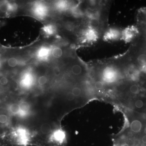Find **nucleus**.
<instances>
[{
	"label": "nucleus",
	"instance_id": "nucleus-1",
	"mask_svg": "<svg viewBox=\"0 0 146 146\" xmlns=\"http://www.w3.org/2000/svg\"><path fill=\"white\" fill-rule=\"evenodd\" d=\"M131 111V114L128 115L129 125L126 135L136 138L143 134L146 122L143 119L140 113Z\"/></svg>",
	"mask_w": 146,
	"mask_h": 146
},
{
	"label": "nucleus",
	"instance_id": "nucleus-2",
	"mask_svg": "<svg viewBox=\"0 0 146 146\" xmlns=\"http://www.w3.org/2000/svg\"><path fill=\"white\" fill-rule=\"evenodd\" d=\"M131 111L138 113H146V98L138 97L122 102Z\"/></svg>",
	"mask_w": 146,
	"mask_h": 146
},
{
	"label": "nucleus",
	"instance_id": "nucleus-3",
	"mask_svg": "<svg viewBox=\"0 0 146 146\" xmlns=\"http://www.w3.org/2000/svg\"><path fill=\"white\" fill-rule=\"evenodd\" d=\"M140 33L139 29L135 26L131 25L125 28L121 32V39L126 43L133 41Z\"/></svg>",
	"mask_w": 146,
	"mask_h": 146
},
{
	"label": "nucleus",
	"instance_id": "nucleus-4",
	"mask_svg": "<svg viewBox=\"0 0 146 146\" xmlns=\"http://www.w3.org/2000/svg\"><path fill=\"white\" fill-rule=\"evenodd\" d=\"M118 78L119 73L118 71L113 67H106L103 71L102 80L104 83H114L117 81Z\"/></svg>",
	"mask_w": 146,
	"mask_h": 146
},
{
	"label": "nucleus",
	"instance_id": "nucleus-5",
	"mask_svg": "<svg viewBox=\"0 0 146 146\" xmlns=\"http://www.w3.org/2000/svg\"><path fill=\"white\" fill-rule=\"evenodd\" d=\"M121 37V32L117 29L110 28L105 33L103 36L105 41H114L118 40Z\"/></svg>",
	"mask_w": 146,
	"mask_h": 146
},
{
	"label": "nucleus",
	"instance_id": "nucleus-6",
	"mask_svg": "<svg viewBox=\"0 0 146 146\" xmlns=\"http://www.w3.org/2000/svg\"><path fill=\"white\" fill-rule=\"evenodd\" d=\"M98 37V32L96 30L89 28L85 31L84 34L85 41L89 42H92L96 41Z\"/></svg>",
	"mask_w": 146,
	"mask_h": 146
},
{
	"label": "nucleus",
	"instance_id": "nucleus-7",
	"mask_svg": "<svg viewBox=\"0 0 146 146\" xmlns=\"http://www.w3.org/2000/svg\"><path fill=\"white\" fill-rule=\"evenodd\" d=\"M115 146H134L132 138L125 136L116 141Z\"/></svg>",
	"mask_w": 146,
	"mask_h": 146
},
{
	"label": "nucleus",
	"instance_id": "nucleus-8",
	"mask_svg": "<svg viewBox=\"0 0 146 146\" xmlns=\"http://www.w3.org/2000/svg\"><path fill=\"white\" fill-rule=\"evenodd\" d=\"M100 26V22L98 19L95 17L91 18L89 21V27L97 30Z\"/></svg>",
	"mask_w": 146,
	"mask_h": 146
},
{
	"label": "nucleus",
	"instance_id": "nucleus-9",
	"mask_svg": "<svg viewBox=\"0 0 146 146\" xmlns=\"http://www.w3.org/2000/svg\"><path fill=\"white\" fill-rule=\"evenodd\" d=\"M51 127L49 124L45 123L43 124L40 127V130L44 134H48L51 131Z\"/></svg>",
	"mask_w": 146,
	"mask_h": 146
},
{
	"label": "nucleus",
	"instance_id": "nucleus-10",
	"mask_svg": "<svg viewBox=\"0 0 146 146\" xmlns=\"http://www.w3.org/2000/svg\"><path fill=\"white\" fill-rule=\"evenodd\" d=\"M9 111L13 114L19 113L21 110V108L19 105L17 104H13L9 106Z\"/></svg>",
	"mask_w": 146,
	"mask_h": 146
},
{
	"label": "nucleus",
	"instance_id": "nucleus-11",
	"mask_svg": "<svg viewBox=\"0 0 146 146\" xmlns=\"http://www.w3.org/2000/svg\"><path fill=\"white\" fill-rule=\"evenodd\" d=\"M72 72L75 75H79L82 72V68L80 65H74L72 68Z\"/></svg>",
	"mask_w": 146,
	"mask_h": 146
},
{
	"label": "nucleus",
	"instance_id": "nucleus-12",
	"mask_svg": "<svg viewBox=\"0 0 146 146\" xmlns=\"http://www.w3.org/2000/svg\"><path fill=\"white\" fill-rule=\"evenodd\" d=\"M52 54L54 57L58 58L62 56L63 54V51L60 48L56 47L53 50Z\"/></svg>",
	"mask_w": 146,
	"mask_h": 146
},
{
	"label": "nucleus",
	"instance_id": "nucleus-13",
	"mask_svg": "<svg viewBox=\"0 0 146 146\" xmlns=\"http://www.w3.org/2000/svg\"><path fill=\"white\" fill-rule=\"evenodd\" d=\"M104 83L102 81H97L94 84V88L98 91H101L104 88Z\"/></svg>",
	"mask_w": 146,
	"mask_h": 146
},
{
	"label": "nucleus",
	"instance_id": "nucleus-14",
	"mask_svg": "<svg viewBox=\"0 0 146 146\" xmlns=\"http://www.w3.org/2000/svg\"><path fill=\"white\" fill-rule=\"evenodd\" d=\"M18 60L16 58L14 57H11L9 58L7 61V63L9 67L14 68L17 66L18 64Z\"/></svg>",
	"mask_w": 146,
	"mask_h": 146
},
{
	"label": "nucleus",
	"instance_id": "nucleus-15",
	"mask_svg": "<svg viewBox=\"0 0 146 146\" xmlns=\"http://www.w3.org/2000/svg\"><path fill=\"white\" fill-rule=\"evenodd\" d=\"M49 50L48 49L46 48H42V49L40 50L39 52V56L40 57L44 58L46 57L49 54Z\"/></svg>",
	"mask_w": 146,
	"mask_h": 146
},
{
	"label": "nucleus",
	"instance_id": "nucleus-16",
	"mask_svg": "<svg viewBox=\"0 0 146 146\" xmlns=\"http://www.w3.org/2000/svg\"><path fill=\"white\" fill-rule=\"evenodd\" d=\"M73 95L75 97H78L80 96L82 94V90L79 87H76L73 88L72 91Z\"/></svg>",
	"mask_w": 146,
	"mask_h": 146
},
{
	"label": "nucleus",
	"instance_id": "nucleus-17",
	"mask_svg": "<svg viewBox=\"0 0 146 146\" xmlns=\"http://www.w3.org/2000/svg\"><path fill=\"white\" fill-rule=\"evenodd\" d=\"M8 120V117L6 115L2 114L0 115V123L2 124L6 123Z\"/></svg>",
	"mask_w": 146,
	"mask_h": 146
},
{
	"label": "nucleus",
	"instance_id": "nucleus-18",
	"mask_svg": "<svg viewBox=\"0 0 146 146\" xmlns=\"http://www.w3.org/2000/svg\"><path fill=\"white\" fill-rule=\"evenodd\" d=\"M47 78L45 76H42L39 78L38 80V82L40 85H44L46 83Z\"/></svg>",
	"mask_w": 146,
	"mask_h": 146
},
{
	"label": "nucleus",
	"instance_id": "nucleus-19",
	"mask_svg": "<svg viewBox=\"0 0 146 146\" xmlns=\"http://www.w3.org/2000/svg\"><path fill=\"white\" fill-rule=\"evenodd\" d=\"M21 110L24 111H26L28 110L29 106L27 103L26 102L22 103L20 105Z\"/></svg>",
	"mask_w": 146,
	"mask_h": 146
},
{
	"label": "nucleus",
	"instance_id": "nucleus-20",
	"mask_svg": "<svg viewBox=\"0 0 146 146\" xmlns=\"http://www.w3.org/2000/svg\"><path fill=\"white\" fill-rule=\"evenodd\" d=\"M76 97L74 96V95H73L72 92H70V93H68L67 94V96H66V98L69 101H72L74 100L75 99Z\"/></svg>",
	"mask_w": 146,
	"mask_h": 146
},
{
	"label": "nucleus",
	"instance_id": "nucleus-21",
	"mask_svg": "<svg viewBox=\"0 0 146 146\" xmlns=\"http://www.w3.org/2000/svg\"><path fill=\"white\" fill-rule=\"evenodd\" d=\"M8 83V79L7 78L5 77H3L1 78L0 79V84L1 85H6Z\"/></svg>",
	"mask_w": 146,
	"mask_h": 146
},
{
	"label": "nucleus",
	"instance_id": "nucleus-22",
	"mask_svg": "<svg viewBox=\"0 0 146 146\" xmlns=\"http://www.w3.org/2000/svg\"><path fill=\"white\" fill-rule=\"evenodd\" d=\"M54 74L56 76H58L60 75V70L59 68H54Z\"/></svg>",
	"mask_w": 146,
	"mask_h": 146
}]
</instances>
